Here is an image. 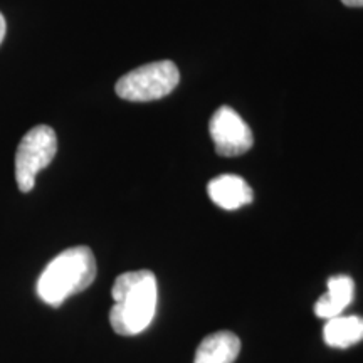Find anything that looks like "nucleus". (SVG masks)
Segmentation results:
<instances>
[{"instance_id": "f257e3e1", "label": "nucleus", "mask_w": 363, "mask_h": 363, "mask_svg": "<svg viewBox=\"0 0 363 363\" xmlns=\"http://www.w3.org/2000/svg\"><path fill=\"white\" fill-rule=\"evenodd\" d=\"M111 296L115 299L110 311L113 330L121 337L142 333L152 323L157 311L158 288L155 274L148 269L123 272L113 284Z\"/></svg>"}, {"instance_id": "f03ea898", "label": "nucleus", "mask_w": 363, "mask_h": 363, "mask_svg": "<svg viewBox=\"0 0 363 363\" xmlns=\"http://www.w3.org/2000/svg\"><path fill=\"white\" fill-rule=\"evenodd\" d=\"M96 259L89 247L76 246L57 254L38 281V294L49 306H61L72 294L88 289L96 278Z\"/></svg>"}, {"instance_id": "7ed1b4c3", "label": "nucleus", "mask_w": 363, "mask_h": 363, "mask_svg": "<svg viewBox=\"0 0 363 363\" xmlns=\"http://www.w3.org/2000/svg\"><path fill=\"white\" fill-rule=\"evenodd\" d=\"M179 83V67L172 61H157L126 72L118 79L115 91L125 101L147 103L169 96Z\"/></svg>"}, {"instance_id": "20e7f679", "label": "nucleus", "mask_w": 363, "mask_h": 363, "mask_svg": "<svg viewBox=\"0 0 363 363\" xmlns=\"http://www.w3.org/2000/svg\"><path fill=\"white\" fill-rule=\"evenodd\" d=\"M57 153V136L51 126H34L21 140L16 153V180L21 192L34 189L35 177L54 160Z\"/></svg>"}, {"instance_id": "39448f33", "label": "nucleus", "mask_w": 363, "mask_h": 363, "mask_svg": "<svg viewBox=\"0 0 363 363\" xmlns=\"http://www.w3.org/2000/svg\"><path fill=\"white\" fill-rule=\"evenodd\" d=\"M217 155L239 157L249 152L254 143L252 131L239 113L230 106H220L208 125Z\"/></svg>"}, {"instance_id": "423d86ee", "label": "nucleus", "mask_w": 363, "mask_h": 363, "mask_svg": "<svg viewBox=\"0 0 363 363\" xmlns=\"http://www.w3.org/2000/svg\"><path fill=\"white\" fill-rule=\"evenodd\" d=\"M208 197L216 206L224 211H238V208L247 206L252 202V189L244 179L238 175H220L211 180L207 185Z\"/></svg>"}, {"instance_id": "0eeeda50", "label": "nucleus", "mask_w": 363, "mask_h": 363, "mask_svg": "<svg viewBox=\"0 0 363 363\" xmlns=\"http://www.w3.org/2000/svg\"><path fill=\"white\" fill-rule=\"evenodd\" d=\"M240 353V340L233 331H217L199 345L194 363H234Z\"/></svg>"}, {"instance_id": "6e6552de", "label": "nucleus", "mask_w": 363, "mask_h": 363, "mask_svg": "<svg viewBox=\"0 0 363 363\" xmlns=\"http://www.w3.org/2000/svg\"><path fill=\"white\" fill-rule=\"evenodd\" d=\"M353 294H355V283L350 276H333L328 279V291L316 301V316L325 318V320L340 316L345 308L353 301Z\"/></svg>"}, {"instance_id": "1a4fd4ad", "label": "nucleus", "mask_w": 363, "mask_h": 363, "mask_svg": "<svg viewBox=\"0 0 363 363\" xmlns=\"http://www.w3.org/2000/svg\"><path fill=\"white\" fill-rule=\"evenodd\" d=\"M325 343L333 348H348L363 340L362 316H335L323 330Z\"/></svg>"}, {"instance_id": "9d476101", "label": "nucleus", "mask_w": 363, "mask_h": 363, "mask_svg": "<svg viewBox=\"0 0 363 363\" xmlns=\"http://www.w3.org/2000/svg\"><path fill=\"white\" fill-rule=\"evenodd\" d=\"M6 33H7V24H6V17L0 13V44H2L4 38H6Z\"/></svg>"}, {"instance_id": "9b49d317", "label": "nucleus", "mask_w": 363, "mask_h": 363, "mask_svg": "<svg viewBox=\"0 0 363 363\" xmlns=\"http://www.w3.org/2000/svg\"><path fill=\"white\" fill-rule=\"evenodd\" d=\"M347 7H363V0H342Z\"/></svg>"}]
</instances>
